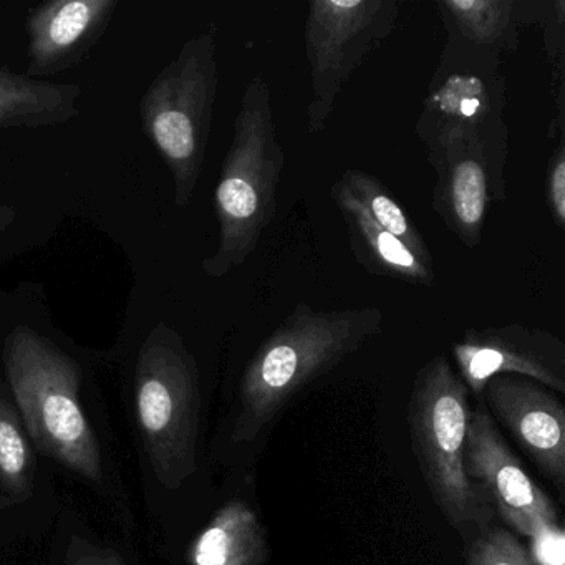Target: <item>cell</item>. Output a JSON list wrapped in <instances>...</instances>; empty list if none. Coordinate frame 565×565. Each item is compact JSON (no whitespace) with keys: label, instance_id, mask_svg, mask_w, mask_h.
<instances>
[{"label":"cell","instance_id":"6da1fadb","mask_svg":"<svg viewBox=\"0 0 565 565\" xmlns=\"http://www.w3.org/2000/svg\"><path fill=\"white\" fill-rule=\"evenodd\" d=\"M6 388L35 448L107 494L108 468L88 408V372L51 333L15 326L2 340Z\"/></svg>","mask_w":565,"mask_h":565},{"label":"cell","instance_id":"7a4b0ae2","mask_svg":"<svg viewBox=\"0 0 565 565\" xmlns=\"http://www.w3.org/2000/svg\"><path fill=\"white\" fill-rule=\"evenodd\" d=\"M383 322L379 307L316 310L297 303L244 370L231 441H254L303 388L382 333Z\"/></svg>","mask_w":565,"mask_h":565},{"label":"cell","instance_id":"3957f363","mask_svg":"<svg viewBox=\"0 0 565 565\" xmlns=\"http://www.w3.org/2000/svg\"><path fill=\"white\" fill-rule=\"evenodd\" d=\"M130 406L151 491H180L200 471L203 390L196 359L164 322L135 355Z\"/></svg>","mask_w":565,"mask_h":565},{"label":"cell","instance_id":"277c9868","mask_svg":"<svg viewBox=\"0 0 565 565\" xmlns=\"http://www.w3.org/2000/svg\"><path fill=\"white\" fill-rule=\"evenodd\" d=\"M286 168L273 94L260 75L244 88L234 118L233 140L224 157L214 191L220 244L201 269L210 279H223L243 266L276 217L277 190Z\"/></svg>","mask_w":565,"mask_h":565},{"label":"cell","instance_id":"5b68a950","mask_svg":"<svg viewBox=\"0 0 565 565\" xmlns=\"http://www.w3.org/2000/svg\"><path fill=\"white\" fill-rule=\"evenodd\" d=\"M217 87V29L211 25L184 42L141 97V127L170 170L178 207L191 203L203 173Z\"/></svg>","mask_w":565,"mask_h":565},{"label":"cell","instance_id":"8992f818","mask_svg":"<svg viewBox=\"0 0 565 565\" xmlns=\"http://www.w3.org/2000/svg\"><path fill=\"white\" fill-rule=\"evenodd\" d=\"M469 390L445 353L416 373L408 402L412 448L433 501L456 529L488 525L489 504L465 469V445L471 423Z\"/></svg>","mask_w":565,"mask_h":565},{"label":"cell","instance_id":"52a82bcc","mask_svg":"<svg viewBox=\"0 0 565 565\" xmlns=\"http://www.w3.org/2000/svg\"><path fill=\"white\" fill-rule=\"evenodd\" d=\"M396 0H310L303 41L309 64L307 134L326 130L353 72L395 32Z\"/></svg>","mask_w":565,"mask_h":565},{"label":"cell","instance_id":"ba28073f","mask_svg":"<svg viewBox=\"0 0 565 565\" xmlns=\"http://www.w3.org/2000/svg\"><path fill=\"white\" fill-rule=\"evenodd\" d=\"M498 68L494 62L441 55L416 124L428 158L448 148L475 147L504 167V78Z\"/></svg>","mask_w":565,"mask_h":565},{"label":"cell","instance_id":"9c48e42d","mask_svg":"<svg viewBox=\"0 0 565 565\" xmlns=\"http://www.w3.org/2000/svg\"><path fill=\"white\" fill-rule=\"evenodd\" d=\"M465 469L502 522L522 537H531L541 525L558 524L554 501L525 471L482 403L472 409Z\"/></svg>","mask_w":565,"mask_h":565},{"label":"cell","instance_id":"30bf717a","mask_svg":"<svg viewBox=\"0 0 565 565\" xmlns=\"http://www.w3.org/2000/svg\"><path fill=\"white\" fill-rule=\"evenodd\" d=\"M459 379L475 396L499 375L524 376L565 393V343L554 333L512 323L466 330L452 345Z\"/></svg>","mask_w":565,"mask_h":565},{"label":"cell","instance_id":"8fae6325","mask_svg":"<svg viewBox=\"0 0 565 565\" xmlns=\"http://www.w3.org/2000/svg\"><path fill=\"white\" fill-rule=\"evenodd\" d=\"M479 398L564 498L565 408L561 399L547 386L515 375L489 380Z\"/></svg>","mask_w":565,"mask_h":565},{"label":"cell","instance_id":"7c38bea8","mask_svg":"<svg viewBox=\"0 0 565 565\" xmlns=\"http://www.w3.org/2000/svg\"><path fill=\"white\" fill-rule=\"evenodd\" d=\"M428 161L436 173L433 210L462 244L478 246L489 203L504 198V167L475 147L449 148Z\"/></svg>","mask_w":565,"mask_h":565},{"label":"cell","instance_id":"4fadbf2b","mask_svg":"<svg viewBox=\"0 0 565 565\" xmlns=\"http://www.w3.org/2000/svg\"><path fill=\"white\" fill-rule=\"evenodd\" d=\"M118 6V0H51L31 9L25 75L42 81L81 64L108 31Z\"/></svg>","mask_w":565,"mask_h":565},{"label":"cell","instance_id":"5bb4252c","mask_svg":"<svg viewBox=\"0 0 565 565\" xmlns=\"http://www.w3.org/2000/svg\"><path fill=\"white\" fill-rule=\"evenodd\" d=\"M518 6L514 0H438L448 35L443 54L499 64L518 49Z\"/></svg>","mask_w":565,"mask_h":565},{"label":"cell","instance_id":"9a60e30c","mask_svg":"<svg viewBox=\"0 0 565 565\" xmlns=\"http://www.w3.org/2000/svg\"><path fill=\"white\" fill-rule=\"evenodd\" d=\"M330 198L345 221L353 256L366 270L415 286L431 287L435 284L433 264L419 259L405 244L379 226L342 181L332 184Z\"/></svg>","mask_w":565,"mask_h":565},{"label":"cell","instance_id":"2e32d148","mask_svg":"<svg viewBox=\"0 0 565 565\" xmlns=\"http://www.w3.org/2000/svg\"><path fill=\"white\" fill-rule=\"evenodd\" d=\"M269 539L257 512L244 499L224 502L188 545V565H264Z\"/></svg>","mask_w":565,"mask_h":565},{"label":"cell","instance_id":"e0dca14e","mask_svg":"<svg viewBox=\"0 0 565 565\" xmlns=\"http://www.w3.org/2000/svg\"><path fill=\"white\" fill-rule=\"evenodd\" d=\"M82 88L54 84L0 67V130L67 124L81 108Z\"/></svg>","mask_w":565,"mask_h":565},{"label":"cell","instance_id":"ac0fdd59","mask_svg":"<svg viewBox=\"0 0 565 565\" xmlns=\"http://www.w3.org/2000/svg\"><path fill=\"white\" fill-rule=\"evenodd\" d=\"M35 489L34 443L0 380V508L28 504Z\"/></svg>","mask_w":565,"mask_h":565},{"label":"cell","instance_id":"d6986e66","mask_svg":"<svg viewBox=\"0 0 565 565\" xmlns=\"http://www.w3.org/2000/svg\"><path fill=\"white\" fill-rule=\"evenodd\" d=\"M339 180L345 184L347 190L359 200V203L365 207L369 216L379 226L395 236L399 243L405 244L419 259L433 264L431 254H429L422 233L416 230L412 217L396 203L395 198L388 193L382 181L376 180L373 174L356 170V168L347 170Z\"/></svg>","mask_w":565,"mask_h":565},{"label":"cell","instance_id":"ffe728a7","mask_svg":"<svg viewBox=\"0 0 565 565\" xmlns=\"http://www.w3.org/2000/svg\"><path fill=\"white\" fill-rule=\"evenodd\" d=\"M466 565H534L527 548L504 527H486L466 552Z\"/></svg>","mask_w":565,"mask_h":565},{"label":"cell","instance_id":"44dd1931","mask_svg":"<svg viewBox=\"0 0 565 565\" xmlns=\"http://www.w3.org/2000/svg\"><path fill=\"white\" fill-rule=\"evenodd\" d=\"M529 557L534 565H565V532L558 524H544L529 537Z\"/></svg>","mask_w":565,"mask_h":565},{"label":"cell","instance_id":"7402d4cb","mask_svg":"<svg viewBox=\"0 0 565 565\" xmlns=\"http://www.w3.org/2000/svg\"><path fill=\"white\" fill-rule=\"evenodd\" d=\"M545 198L552 220L561 230L565 227V147L564 135L558 137L557 145L552 151L545 181Z\"/></svg>","mask_w":565,"mask_h":565},{"label":"cell","instance_id":"603a6c76","mask_svg":"<svg viewBox=\"0 0 565 565\" xmlns=\"http://www.w3.org/2000/svg\"><path fill=\"white\" fill-rule=\"evenodd\" d=\"M65 565H125L110 548L100 547L85 537H74L68 547Z\"/></svg>","mask_w":565,"mask_h":565},{"label":"cell","instance_id":"cb8c5ba5","mask_svg":"<svg viewBox=\"0 0 565 565\" xmlns=\"http://www.w3.org/2000/svg\"><path fill=\"white\" fill-rule=\"evenodd\" d=\"M19 214L18 207L0 204V263L14 256Z\"/></svg>","mask_w":565,"mask_h":565},{"label":"cell","instance_id":"d4e9b609","mask_svg":"<svg viewBox=\"0 0 565 565\" xmlns=\"http://www.w3.org/2000/svg\"><path fill=\"white\" fill-rule=\"evenodd\" d=\"M0 509H2V508H0Z\"/></svg>","mask_w":565,"mask_h":565}]
</instances>
